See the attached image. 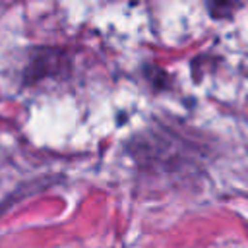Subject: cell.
<instances>
[{
  "mask_svg": "<svg viewBox=\"0 0 248 248\" xmlns=\"http://www.w3.org/2000/svg\"><path fill=\"white\" fill-rule=\"evenodd\" d=\"M62 54H64V50H60V48H48V46L37 48L35 54H33V58L29 60L27 70H25V83L43 79L45 76H52V72L48 70V66H50L52 70L62 72V66H64L66 60L56 62Z\"/></svg>",
  "mask_w": 248,
  "mask_h": 248,
  "instance_id": "obj_1",
  "label": "cell"
},
{
  "mask_svg": "<svg viewBox=\"0 0 248 248\" xmlns=\"http://www.w3.org/2000/svg\"><path fill=\"white\" fill-rule=\"evenodd\" d=\"M234 8H238V4H232V2H213L207 6V10L211 12V17H215V19L225 17V16L229 17Z\"/></svg>",
  "mask_w": 248,
  "mask_h": 248,
  "instance_id": "obj_2",
  "label": "cell"
}]
</instances>
